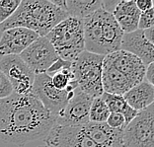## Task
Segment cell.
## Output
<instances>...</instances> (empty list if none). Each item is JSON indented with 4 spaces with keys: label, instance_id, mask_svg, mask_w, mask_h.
<instances>
[{
    "label": "cell",
    "instance_id": "obj_1",
    "mask_svg": "<svg viewBox=\"0 0 154 147\" xmlns=\"http://www.w3.org/2000/svg\"><path fill=\"white\" fill-rule=\"evenodd\" d=\"M57 122L33 93L0 99V139L23 146L45 138Z\"/></svg>",
    "mask_w": 154,
    "mask_h": 147
},
{
    "label": "cell",
    "instance_id": "obj_2",
    "mask_svg": "<svg viewBox=\"0 0 154 147\" xmlns=\"http://www.w3.org/2000/svg\"><path fill=\"white\" fill-rule=\"evenodd\" d=\"M67 17L66 12L48 0H23L13 15L0 24V31L26 28L40 37H45L52 28Z\"/></svg>",
    "mask_w": 154,
    "mask_h": 147
},
{
    "label": "cell",
    "instance_id": "obj_3",
    "mask_svg": "<svg viewBox=\"0 0 154 147\" xmlns=\"http://www.w3.org/2000/svg\"><path fill=\"white\" fill-rule=\"evenodd\" d=\"M82 22L86 51L105 57L121 50L124 33L111 13L100 8Z\"/></svg>",
    "mask_w": 154,
    "mask_h": 147
},
{
    "label": "cell",
    "instance_id": "obj_4",
    "mask_svg": "<svg viewBox=\"0 0 154 147\" xmlns=\"http://www.w3.org/2000/svg\"><path fill=\"white\" fill-rule=\"evenodd\" d=\"M45 38L54 47L59 58L74 61L85 51L82 20L67 17L51 30Z\"/></svg>",
    "mask_w": 154,
    "mask_h": 147
},
{
    "label": "cell",
    "instance_id": "obj_5",
    "mask_svg": "<svg viewBox=\"0 0 154 147\" xmlns=\"http://www.w3.org/2000/svg\"><path fill=\"white\" fill-rule=\"evenodd\" d=\"M103 59V55L84 51L72 61V73L78 89L92 98L101 97L104 93L102 86Z\"/></svg>",
    "mask_w": 154,
    "mask_h": 147
},
{
    "label": "cell",
    "instance_id": "obj_6",
    "mask_svg": "<svg viewBox=\"0 0 154 147\" xmlns=\"http://www.w3.org/2000/svg\"><path fill=\"white\" fill-rule=\"evenodd\" d=\"M124 147H154V105L138 112L122 130Z\"/></svg>",
    "mask_w": 154,
    "mask_h": 147
},
{
    "label": "cell",
    "instance_id": "obj_7",
    "mask_svg": "<svg viewBox=\"0 0 154 147\" xmlns=\"http://www.w3.org/2000/svg\"><path fill=\"white\" fill-rule=\"evenodd\" d=\"M32 93L50 113L57 118L75 94L66 90H58L51 84V78L47 73L35 75Z\"/></svg>",
    "mask_w": 154,
    "mask_h": 147
},
{
    "label": "cell",
    "instance_id": "obj_8",
    "mask_svg": "<svg viewBox=\"0 0 154 147\" xmlns=\"http://www.w3.org/2000/svg\"><path fill=\"white\" fill-rule=\"evenodd\" d=\"M0 71L10 81L13 92L20 96L32 93L35 73L19 55H6L0 60Z\"/></svg>",
    "mask_w": 154,
    "mask_h": 147
},
{
    "label": "cell",
    "instance_id": "obj_9",
    "mask_svg": "<svg viewBox=\"0 0 154 147\" xmlns=\"http://www.w3.org/2000/svg\"><path fill=\"white\" fill-rule=\"evenodd\" d=\"M19 57L35 75L45 73L59 58L54 47L45 37H38Z\"/></svg>",
    "mask_w": 154,
    "mask_h": 147
},
{
    "label": "cell",
    "instance_id": "obj_10",
    "mask_svg": "<svg viewBox=\"0 0 154 147\" xmlns=\"http://www.w3.org/2000/svg\"><path fill=\"white\" fill-rule=\"evenodd\" d=\"M48 147H99L81 127L54 124L44 138Z\"/></svg>",
    "mask_w": 154,
    "mask_h": 147
},
{
    "label": "cell",
    "instance_id": "obj_11",
    "mask_svg": "<svg viewBox=\"0 0 154 147\" xmlns=\"http://www.w3.org/2000/svg\"><path fill=\"white\" fill-rule=\"evenodd\" d=\"M93 99L77 88L73 98L57 118L55 124L63 127H81L86 124L89 122V111Z\"/></svg>",
    "mask_w": 154,
    "mask_h": 147
},
{
    "label": "cell",
    "instance_id": "obj_12",
    "mask_svg": "<svg viewBox=\"0 0 154 147\" xmlns=\"http://www.w3.org/2000/svg\"><path fill=\"white\" fill-rule=\"evenodd\" d=\"M104 62L110 64L122 75L137 85L144 80L146 66L135 55L125 51H118L104 57Z\"/></svg>",
    "mask_w": 154,
    "mask_h": 147
},
{
    "label": "cell",
    "instance_id": "obj_13",
    "mask_svg": "<svg viewBox=\"0 0 154 147\" xmlns=\"http://www.w3.org/2000/svg\"><path fill=\"white\" fill-rule=\"evenodd\" d=\"M40 37L26 28H12L2 33L0 38V55H20Z\"/></svg>",
    "mask_w": 154,
    "mask_h": 147
},
{
    "label": "cell",
    "instance_id": "obj_14",
    "mask_svg": "<svg viewBox=\"0 0 154 147\" xmlns=\"http://www.w3.org/2000/svg\"><path fill=\"white\" fill-rule=\"evenodd\" d=\"M153 43L146 38L142 30H136L132 33L124 34L122 38L121 50L135 55L145 66L152 63L154 59Z\"/></svg>",
    "mask_w": 154,
    "mask_h": 147
},
{
    "label": "cell",
    "instance_id": "obj_15",
    "mask_svg": "<svg viewBox=\"0 0 154 147\" xmlns=\"http://www.w3.org/2000/svg\"><path fill=\"white\" fill-rule=\"evenodd\" d=\"M85 133L99 147H124L122 130L111 128L106 122L89 121L82 125Z\"/></svg>",
    "mask_w": 154,
    "mask_h": 147
},
{
    "label": "cell",
    "instance_id": "obj_16",
    "mask_svg": "<svg viewBox=\"0 0 154 147\" xmlns=\"http://www.w3.org/2000/svg\"><path fill=\"white\" fill-rule=\"evenodd\" d=\"M140 13L134 0H120L112 15L122 33L128 34L137 30Z\"/></svg>",
    "mask_w": 154,
    "mask_h": 147
},
{
    "label": "cell",
    "instance_id": "obj_17",
    "mask_svg": "<svg viewBox=\"0 0 154 147\" xmlns=\"http://www.w3.org/2000/svg\"><path fill=\"white\" fill-rule=\"evenodd\" d=\"M125 102L134 110L140 112L146 109L154 101V86L143 80L122 95Z\"/></svg>",
    "mask_w": 154,
    "mask_h": 147
},
{
    "label": "cell",
    "instance_id": "obj_18",
    "mask_svg": "<svg viewBox=\"0 0 154 147\" xmlns=\"http://www.w3.org/2000/svg\"><path fill=\"white\" fill-rule=\"evenodd\" d=\"M101 98L106 103L110 113L121 114L125 118V125L129 124L138 114L137 111L134 110L132 108L128 106L122 95H116V94H110L104 92Z\"/></svg>",
    "mask_w": 154,
    "mask_h": 147
},
{
    "label": "cell",
    "instance_id": "obj_19",
    "mask_svg": "<svg viewBox=\"0 0 154 147\" xmlns=\"http://www.w3.org/2000/svg\"><path fill=\"white\" fill-rule=\"evenodd\" d=\"M65 12L68 17H74L80 20L87 18L102 8V1L98 0H65Z\"/></svg>",
    "mask_w": 154,
    "mask_h": 147
},
{
    "label": "cell",
    "instance_id": "obj_20",
    "mask_svg": "<svg viewBox=\"0 0 154 147\" xmlns=\"http://www.w3.org/2000/svg\"><path fill=\"white\" fill-rule=\"evenodd\" d=\"M110 111L106 103L101 97L94 98L89 111V121L92 122H106Z\"/></svg>",
    "mask_w": 154,
    "mask_h": 147
},
{
    "label": "cell",
    "instance_id": "obj_21",
    "mask_svg": "<svg viewBox=\"0 0 154 147\" xmlns=\"http://www.w3.org/2000/svg\"><path fill=\"white\" fill-rule=\"evenodd\" d=\"M20 0H1L0 1V24L11 17L20 4Z\"/></svg>",
    "mask_w": 154,
    "mask_h": 147
},
{
    "label": "cell",
    "instance_id": "obj_22",
    "mask_svg": "<svg viewBox=\"0 0 154 147\" xmlns=\"http://www.w3.org/2000/svg\"><path fill=\"white\" fill-rule=\"evenodd\" d=\"M154 26V9L141 12L138 20V30H147Z\"/></svg>",
    "mask_w": 154,
    "mask_h": 147
},
{
    "label": "cell",
    "instance_id": "obj_23",
    "mask_svg": "<svg viewBox=\"0 0 154 147\" xmlns=\"http://www.w3.org/2000/svg\"><path fill=\"white\" fill-rule=\"evenodd\" d=\"M106 124L109 125L111 128L114 129H124L125 127V118L121 114L117 113H110L108 117Z\"/></svg>",
    "mask_w": 154,
    "mask_h": 147
},
{
    "label": "cell",
    "instance_id": "obj_24",
    "mask_svg": "<svg viewBox=\"0 0 154 147\" xmlns=\"http://www.w3.org/2000/svg\"><path fill=\"white\" fill-rule=\"evenodd\" d=\"M13 88L8 78L0 71V99H5L13 94Z\"/></svg>",
    "mask_w": 154,
    "mask_h": 147
},
{
    "label": "cell",
    "instance_id": "obj_25",
    "mask_svg": "<svg viewBox=\"0 0 154 147\" xmlns=\"http://www.w3.org/2000/svg\"><path fill=\"white\" fill-rule=\"evenodd\" d=\"M135 4L140 12L147 11V10L153 8L152 0H137V1H135Z\"/></svg>",
    "mask_w": 154,
    "mask_h": 147
},
{
    "label": "cell",
    "instance_id": "obj_26",
    "mask_svg": "<svg viewBox=\"0 0 154 147\" xmlns=\"http://www.w3.org/2000/svg\"><path fill=\"white\" fill-rule=\"evenodd\" d=\"M144 80L147 81L149 84L153 85V83H154V63L153 62L146 66Z\"/></svg>",
    "mask_w": 154,
    "mask_h": 147
},
{
    "label": "cell",
    "instance_id": "obj_27",
    "mask_svg": "<svg viewBox=\"0 0 154 147\" xmlns=\"http://www.w3.org/2000/svg\"><path fill=\"white\" fill-rule=\"evenodd\" d=\"M143 33H144L146 38L153 43V34H154V28H150V29H147V30H143Z\"/></svg>",
    "mask_w": 154,
    "mask_h": 147
},
{
    "label": "cell",
    "instance_id": "obj_28",
    "mask_svg": "<svg viewBox=\"0 0 154 147\" xmlns=\"http://www.w3.org/2000/svg\"><path fill=\"white\" fill-rule=\"evenodd\" d=\"M38 147H48V146L44 144V145H40V146H38Z\"/></svg>",
    "mask_w": 154,
    "mask_h": 147
}]
</instances>
